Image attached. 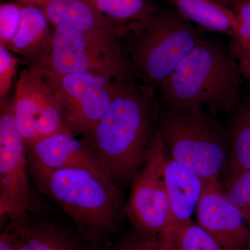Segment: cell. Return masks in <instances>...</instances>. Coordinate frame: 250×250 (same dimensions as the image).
<instances>
[{"label":"cell","mask_w":250,"mask_h":250,"mask_svg":"<svg viewBox=\"0 0 250 250\" xmlns=\"http://www.w3.org/2000/svg\"><path fill=\"white\" fill-rule=\"evenodd\" d=\"M155 91L131 72L122 75L108 109L86 137L105 174L116 184L132 180L157 139Z\"/></svg>","instance_id":"1"},{"label":"cell","mask_w":250,"mask_h":250,"mask_svg":"<svg viewBox=\"0 0 250 250\" xmlns=\"http://www.w3.org/2000/svg\"><path fill=\"white\" fill-rule=\"evenodd\" d=\"M241 77L229 49L204 39L161 85V100L172 108L233 111L240 103Z\"/></svg>","instance_id":"2"},{"label":"cell","mask_w":250,"mask_h":250,"mask_svg":"<svg viewBox=\"0 0 250 250\" xmlns=\"http://www.w3.org/2000/svg\"><path fill=\"white\" fill-rule=\"evenodd\" d=\"M125 36L129 39L125 53L131 72L155 90L205 39L200 28L176 10L167 9L159 10L146 22L136 24Z\"/></svg>","instance_id":"3"},{"label":"cell","mask_w":250,"mask_h":250,"mask_svg":"<svg viewBox=\"0 0 250 250\" xmlns=\"http://www.w3.org/2000/svg\"><path fill=\"white\" fill-rule=\"evenodd\" d=\"M31 173L41 190L62 207L85 237L96 241L113 229L120 203L114 182L82 168Z\"/></svg>","instance_id":"4"},{"label":"cell","mask_w":250,"mask_h":250,"mask_svg":"<svg viewBox=\"0 0 250 250\" xmlns=\"http://www.w3.org/2000/svg\"><path fill=\"white\" fill-rule=\"evenodd\" d=\"M158 132L169 157L207 183L219 182L229 162V141L202 108L167 106L159 116Z\"/></svg>","instance_id":"5"},{"label":"cell","mask_w":250,"mask_h":250,"mask_svg":"<svg viewBox=\"0 0 250 250\" xmlns=\"http://www.w3.org/2000/svg\"><path fill=\"white\" fill-rule=\"evenodd\" d=\"M52 75L94 74L118 79L131 72L123 40H106L54 27L48 44L30 60Z\"/></svg>","instance_id":"6"},{"label":"cell","mask_w":250,"mask_h":250,"mask_svg":"<svg viewBox=\"0 0 250 250\" xmlns=\"http://www.w3.org/2000/svg\"><path fill=\"white\" fill-rule=\"evenodd\" d=\"M27 147L15 120L12 99L0 101V218L24 224L37 210L28 179Z\"/></svg>","instance_id":"7"},{"label":"cell","mask_w":250,"mask_h":250,"mask_svg":"<svg viewBox=\"0 0 250 250\" xmlns=\"http://www.w3.org/2000/svg\"><path fill=\"white\" fill-rule=\"evenodd\" d=\"M42 72L53 88L65 128L75 136L87 137L108 109L118 78L94 74L52 75Z\"/></svg>","instance_id":"8"},{"label":"cell","mask_w":250,"mask_h":250,"mask_svg":"<svg viewBox=\"0 0 250 250\" xmlns=\"http://www.w3.org/2000/svg\"><path fill=\"white\" fill-rule=\"evenodd\" d=\"M12 103L16 125L27 147L67 130L50 82L34 64L29 62L21 72Z\"/></svg>","instance_id":"9"},{"label":"cell","mask_w":250,"mask_h":250,"mask_svg":"<svg viewBox=\"0 0 250 250\" xmlns=\"http://www.w3.org/2000/svg\"><path fill=\"white\" fill-rule=\"evenodd\" d=\"M166 155L158 132L147 159L131 180L126 213L140 232L158 236L168 228L170 208L164 177Z\"/></svg>","instance_id":"10"},{"label":"cell","mask_w":250,"mask_h":250,"mask_svg":"<svg viewBox=\"0 0 250 250\" xmlns=\"http://www.w3.org/2000/svg\"><path fill=\"white\" fill-rule=\"evenodd\" d=\"M197 224L223 250H250V228L220 182L206 188L195 210Z\"/></svg>","instance_id":"11"},{"label":"cell","mask_w":250,"mask_h":250,"mask_svg":"<svg viewBox=\"0 0 250 250\" xmlns=\"http://www.w3.org/2000/svg\"><path fill=\"white\" fill-rule=\"evenodd\" d=\"M27 147L31 171L82 168L112 181L88 142L77 141L68 130L51 135Z\"/></svg>","instance_id":"12"},{"label":"cell","mask_w":250,"mask_h":250,"mask_svg":"<svg viewBox=\"0 0 250 250\" xmlns=\"http://www.w3.org/2000/svg\"><path fill=\"white\" fill-rule=\"evenodd\" d=\"M54 27L106 40H123L131 27L104 16L85 0H43L40 4Z\"/></svg>","instance_id":"13"},{"label":"cell","mask_w":250,"mask_h":250,"mask_svg":"<svg viewBox=\"0 0 250 250\" xmlns=\"http://www.w3.org/2000/svg\"><path fill=\"white\" fill-rule=\"evenodd\" d=\"M164 177L168 197L170 223L167 231L160 235L172 239L174 231L192 223V215L208 183L167 154Z\"/></svg>","instance_id":"14"},{"label":"cell","mask_w":250,"mask_h":250,"mask_svg":"<svg viewBox=\"0 0 250 250\" xmlns=\"http://www.w3.org/2000/svg\"><path fill=\"white\" fill-rule=\"evenodd\" d=\"M176 11L189 22L205 30L232 38L235 16L232 10L215 0H168Z\"/></svg>","instance_id":"15"},{"label":"cell","mask_w":250,"mask_h":250,"mask_svg":"<svg viewBox=\"0 0 250 250\" xmlns=\"http://www.w3.org/2000/svg\"><path fill=\"white\" fill-rule=\"evenodd\" d=\"M48 19L41 9L34 5L22 6V17L18 33L6 48L33 60L48 44L52 31Z\"/></svg>","instance_id":"16"},{"label":"cell","mask_w":250,"mask_h":250,"mask_svg":"<svg viewBox=\"0 0 250 250\" xmlns=\"http://www.w3.org/2000/svg\"><path fill=\"white\" fill-rule=\"evenodd\" d=\"M19 226V250H80L78 243L66 230L53 223L28 220Z\"/></svg>","instance_id":"17"},{"label":"cell","mask_w":250,"mask_h":250,"mask_svg":"<svg viewBox=\"0 0 250 250\" xmlns=\"http://www.w3.org/2000/svg\"><path fill=\"white\" fill-rule=\"evenodd\" d=\"M99 12L117 22L133 27L159 11L152 0H85Z\"/></svg>","instance_id":"18"},{"label":"cell","mask_w":250,"mask_h":250,"mask_svg":"<svg viewBox=\"0 0 250 250\" xmlns=\"http://www.w3.org/2000/svg\"><path fill=\"white\" fill-rule=\"evenodd\" d=\"M230 136L231 172L250 170V100L239 103Z\"/></svg>","instance_id":"19"},{"label":"cell","mask_w":250,"mask_h":250,"mask_svg":"<svg viewBox=\"0 0 250 250\" xmlns=\"http://www.w3.org/2000/svg\"><path fill=\"white\" fill-rule=\"evenodd\" d=\"M231 9L235 31L229 49L238 62L250 59V0H236Z\"/></svg>","instance_id":"20"},{"label":"cell","mask_w":250,"mask_h":250,"mask_svg":"<svg viewBox=\"0 0 250 250\" xmlns=\"http://www.w3.org/2000/svg\"><path fill=\"white\" fill-rule=\"evenodd\" d=\"M172 242L173 250H223L205 229L193 222L174 231Z\"/></svg>","instance_id":"21"},{"label":"cell","mask_w":250,"mask_h":250,"mask_svg":"<svg viewBox=\"0 0 250 250\" xmlns=\"http://www.w3.org/2000/svg\"><path fill=\"white\" fill-rule=\"evenodd\" d=\"M231 172L222 188L250 228V170Z\"/></svg>","instance_id":"22"},{"label":"cell","mask_w":250,"mask_h":250,"mask_svg":"<svg viewBox=\"0 0 250 250\" xmlns=\"http://www.w3.org/2000/svg\"><path fill=\"white\" fill-rule=\"evenodd\" d=\"M113 250H173L172 242L160 236L140 232L135 229L126 235Z\"/></svg>","instance_id":"23"},{"label":"cell","mask_w":250,"mask_h":250,"mask_svg":"<svg viewBox=\"0 0 250 250\" xmlns=\"http://www.w3.org/2000/svg\"><path fill=\"white\" fill-rule=\"evenodd\" d=\"M22 6L14 3H1L0 6V45L7 47L19 29Z\"/></svg>","instance_id":"24"},{"label":"cell","mask_w":250,"mask_h":250,"mask_svg":"<svg viewBox=\"0 0 250 250\" xmlns=\"http://www.w3.org/2000/svg\"><path fill=\"white\" fill-rule=\"evenodd\" d=\"M14 53L0 45V97L4 98L12 85L13 79L16 75L18 62Z\"/></svg>","instance_id":"25"},{"label":"cell","mask_w":250,"mask_h":250,"mask_svg":"<svg viewBox=\"0 0 250 250\" xmlns=\"http://www.w3.org/2000/svg\"><path fill=\"white\" fill-rule=\"evenodd\" d=\"M20 241L19 226L11 223L0 235V250H19Z\"/></svg>","instance_id":"26"},{"label":"cell","mask_w":250,"mask_h":250,"mask_svg":"<svg viewBox=\"0 0 250 250\" xmlns=\"http://www.w3.org/2000/svg\"><path fill=\"white\" fill-rule=\"evenodd\" d=\"M238 62L241 77L250 83V59L241 61Z\"/></svg>","instance_id":"27"},{"label":"cell","mask_w":250,"mask_h":250,"mask_svg":"<svg viewBox=\"0 0 250 250\" xmlns=\"http://www.w3.org/2000/svg\"><path fill=\"white\" fill-rule=\"evenodd\" d=\"M215 1H218V2L229 8V9H231L236 0H215Z\"/></svg>","instance_id":"28"},{"label":"cell","mask_w":250,"mask_h":250,"mask_svg":"<svg viewBox=\"0 0 250 250\" xmlns=\"http://www.w3.org/2000/svg\"><path fill=\"white\" fill-rule=\"evenodd\" d=\"M27 1H31V2L33 3H37L38 4H39L41 1H43V0H27Z\"/></svg>","instance_id":"29"}]
</instances>
